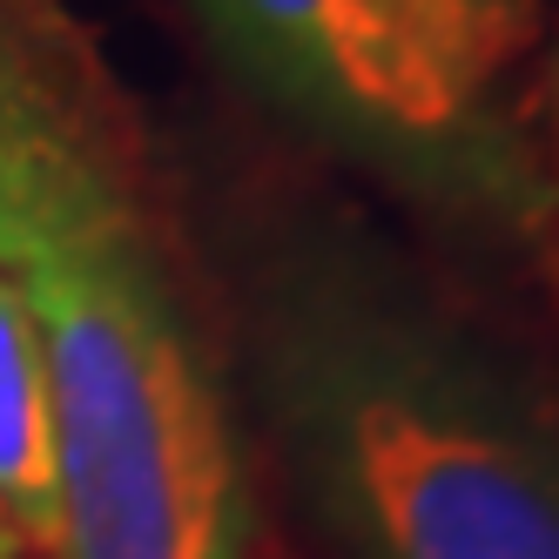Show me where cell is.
Masks as SVG:
<instances>
[{
	"label": "cell",
	"instance_id": "1",
	"mask_svg": "<svg viewBox=\"0 0 559 559\" xmlns=\"http://www.w3.org/2000/svg\"><path fill=\"white\" fill-rule=\"evenodd\" d=\"M0 276L48 365L61 559H263L216 263L68 0H0Z\"/></svg>",
	"mask_w": 559,
	"mask_h": 559
},
{
	"label": "cell",
	"instance_id": "2",
	"mask_svg": "<svg viewBox=\"0 0 559 559\" xmlns=\"http://www.w3.org/2000/svg\"><path fill=\"white\" fill-rule=\"evenodd\" d=\"M257 478L324 559H559V371L350 216L216 270Z\"/></svg>",
	"mask_w": 559,
	"mask_h": 559
},
{
	"label": "cell",
	"instance_id": "3",
	"mask_svg": "<svg viewBox=\"0 0 559 559\" xmlns=\"http://www.w3.org/2000/svg\"><path fill=\"white\" fill-rule=\"evenodd\" d=\"M203 14L310 142L472 236L552 243V169L492 108L438 82L378 0H203Z\"/></svg>",
	"mask_w": 559,
	"mask_h": 559
},
{
	"label": "cell",
	"instance_id": "4",
	"mask_svg": "<svg viewBox=\"0 0 559 559\" xmlns=\"http://www.w3.org/2000/svg\"><path fill=\"white\" fill-rule=\"evenodd\" d=\"M0 512L21 533L27 559H61V459L48 365L8 276H0Z\"/></svg>",
	"mask_w": 559,
	"mask_h": 559
},
{
	"label": "cell",
	"instance_id": "5",
	"mask_svg": "<svg viewBox=\"0 0 559 559\" xmlns=\"http://www.w3.org/2000/svg\"><path fill=\"white\" fill-rule=\"evenodd\" d=\"M378 8L405 34V48L472 108H492L499 74L526 55L539 27L533 0H378Z\"/></svg>",
	"mask_w": 559,
	"mask_h": 559
},
{
	"label": "cell",
	"instance_id": "6",
	"mask_svg": "<svg viewBox=\"0 0 559 559\" xmlns=\"http://www.w3.org/2000/svg\"><path fill=\"white\" fill-rule=\"evenodd\" d=\"M546 115H552V182H559V55H552V74H546Z\"/></svg>",
	"mask_w": 559,
	"mask_h": 559
},
{
	"label": "cell",
	"instance_id": "7",
	"mask_svg": "<svg viewBox=\"0 0 559 559\" xmlns=\"http://www.w3.org/2000/svg\"><path fill=\"white\" fill-rule=\"evenodd\" d=\"M0 559H27V546H21V533L8 526V512H0Z\"/></svg>",
	"mask_w": 559,
	"mask_h": 559
},
{
	"label": "cell",
	"instance_id": "8",
	"mask_svg": "<svg viewBox=\"0 0 559 559\" xmlns=\"http://www.w3.org/2000/svg\"><path fill=\"white\" fill-rule=\"evenodd\" d=\"M546 250H552V257H559V229H552V243H546Z\"/></svg>",
	"mask_w": 559,
	"mask_h": 559
}]
</instances>
